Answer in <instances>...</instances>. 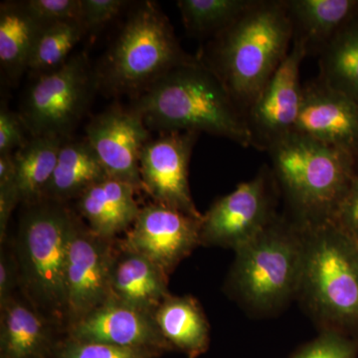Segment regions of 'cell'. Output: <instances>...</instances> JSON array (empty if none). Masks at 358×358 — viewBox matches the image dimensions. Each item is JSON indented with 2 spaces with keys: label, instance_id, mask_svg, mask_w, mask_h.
<instances>
[{
  "label": "cell",
  "instance_id": "cb8c5ba5",
  "mask_svg": "<svg viewBox=\"0 0 358 358\" xmlns=\"http://www.w3.org/2000/svg\"><path fill=\"white\" fill-rule=\"evenodd\" d=\"M65 141L58 136H31L14 152L16 186L21 203L34 204L45 199Z\"/></svg>",
  "mask_w": 358,
  "mask_h": 358
},
{
  "label": "cell",
  "instance_id": "603a6c76",
  "mask_svg": "<svg viewBox=\"0 0 358 358\" xmlns=\"http://www.w3.org/2000/svg\"><path fill=\"white\" fill-rule=\"evenodd\" d=\"M109 178L86 138L63 143L45 199H78L86 190Z\"/></svg>",
  "mask_w": 358,
  "mask_h": 358
},
{
  "label": "cell",
  "instance_id": "e0dca14e",
  "mask_svg": "<svg viewBox=\"0 0 358 358\" xmlns=\"http://www.w3.org/2000/svg\"><path fill=\"white\" fill-rule=\"evenodd\" d=\"M167 275L148 258L115 241L110 267V299L154 315L171 296Z\"/></svg>",
  "mask_w": 358,
  "mask_h": 358
},
{
  "label": "cell",
  "instance_id": "8fae6325",
  "mask_svg": "<svg viewBox=\"0 0 358 358\" xmlns=\"http://www.w3.org/2000/svg\"><path fill=\"white\" fill-rule=\"evenodd\" d=\"M115 241L96 236L75 216L66 262L68 327L110 300Z\"/></svg>",
  "mask_w": 358,
  "mask_h": 358
},
{
  "label": "cell",
  "instance_id": "1f68e13d",
  "mask_svg": "<svg viewBox=\"0 0 358 358\" xmlns=\"http://www.w3.org/2000/svg\"><path fill=\"white\" fill-rule=\"evenodd\" d=\"M129 1L124 0H81L80 22L89 32L117 17Z\"/></svg>",
  "mask_w": 358,
  "mask_h": 358
},
{
  "label": "cell",
  "instance_id": "3957f363",
  "mask_svg": "<svg viewBox=\"0 0 358 358\" xmlns=\"http://www.w3.org/2000/svg\"><path fill=\"white\" fill-rule=\"evenodd\" d=\"M273 169L300 225L329 222L358 173V162L345 152L293 133L268 150Z\"/></svg>",
  "mask_w": 358,
  "mask_h": 358
},
{
  "label": "cell",
  "instance_id": "5bb4252c",
  "mask_svg": "<svg viewBox=\"0 0 358 358\" xmlns=\"http://www.w3.org/2000/svg\"><path fill=\"white\" fill-rule=\"evenodd\" d=\"M86 140L109 178L143 190L141 150L150 140L143 117L133 108L114 105L96 115L86 127Z\"/></svg>",
  "mask_w": 358,
  "mask_h": 358
},
{
  "label": "cell",
  "instance_id": "44dd1931",
  "mask_svg": "<svg viewBox=\"0 0 358 358\" xmlns=\"http://www.w3.org/2000/svg\"><path fill=\"white\" fill-rule=\"evenodd\" d=\"M154 319L171 350L196 358L208 348L210 329L196 299L171 294L157 308Z\"/></svg>",
  "mask_w": 358,
  "mask_h": 358
},
{
  "label": "cell",
  "instance_id": "4dcf8cb0",
  "mask_svg": "<svg viewBox=\"0 0 358 358\" xmlns=\"http://www.w3.org/2000/svg\"><path fill=\"white\" fill-rule=\"evenodd\" d=\"M329 222L350 239L358 241V173L338 202Z\"/></svg>",
  "mask_w": 358,
  "mask_h": 358
},
{
  "label": "cell",
  "instance_id": "7c38bea8",
  "mask_svg": "<svg viewBox=\"0 0 358 358\" xmlns=\"http://www.w3.org/2000/svg\"><path fill=\"white\" fill-rule=\"evenodd\" d=\"M199 134L162 133L150 138L141 150L140 173L143 189L155 203L202 219L190 192L188 171Z\"/></svg>",
  "mask_w": 358,
  "mask_h": 358
},
{
  "label": "cell",
  "instance_id": "f546056e",
  "mask_svg": "<svg viewBox=\"0 0 358 358\" xmlns=\"http://www.w3.org/2000/svg\"><path fill=\"white\" fill-rule=\"evenodd\" d=\"M31 138L20 114L1 105L0 109V155L14 154Z\"/></svg>",
  "mask_w": 358,
  "mask_h": 358
},
{
  "label": "cell",
  "instance_id": "6da1fadb",
  "mask_svg": "<svg viewBox=\"0 0 358 358\" xmlns=\"http://www.w3.org/2000/svg\"><path fill=\"white\" fill-rule=\"evenodd\" d=\"M148 128L222 136L253 148L246 115L201 59L179 65L133 98Z\"/></svg>",
  "mask_w": 358,
  "mask_h": 358
},
{
  "label": "cell",
  "instance_id": "277c9868",
  "mask_svg": "<svg viewBox=\"0 0 358 358\" xmlns=\"http://www.w3.org/2000/svg\"><path fill=\"white\" fill-rule=\"evenodd\" d=\"M75 215L62 202L26 205L15 257L28 303L47 320H67L66 262Z\"/></svg>",
  "mask_w": 358,
  "mask_h": 358
},
{
  "label": "cell",
  "instance_id": "ac0fdd59",
  "mask_svg": "<svg viewBox=\"0 0 358 358\" xmlns=\"http://www.w3.org/2000/svg\"><path fill=\"white\" fill-rule=\"evenodd\" d=\"M133 185L108 178L90 187L76 199L77 210L96 236L115 240L128 232L140 214Z\"/></svg>",
  "mask_w": 358,
  "mask_h": 358
},
{
  "label": "cell",
  "instance_id": "9c48e42d",
  "mask_svg": "<svg viewBox=\"0 0 358 358\" xmlns=\"http://www.w3.org/2000/svg\"><path fill=\"white\" fill-rule=\"evenodd\" d=\"M268 176L261 171L214 202L202 217L200 244L236 251L262 233L275 217Z\"/></svg>",
  "mask_w": 358,
  "mask_h": 358
},
{
  "label": "cell",
  "instance_id": "30bf717a",
  "mask_svg": "<svg viewBox=\"0 0 358 358\" xmlns=\"http://www.w3.org/2000/svg\"><path fill=\"white\" fill-rule=\"evenodd\" d=\"M308 54L305 42L294 38L288 55L249 108L246 120L253 148L268 152L294 133L303 101L301 66Z\"/></svg>",
  "mask_w": 358,
  "mask_h": 358
},
{
  "label": "cell",
  "instance_id": "52a82bcc",
  "mask_svg": "<svg viewBox=\"0 0 358 358\" xmlns=\"http://www.w3.org/2000/svg\"><path fill=\"white\" fill-rule=\"evenodd\" d=\"M300 293L327 329L358 324V250L334 224L303 226ZM299 293V294H300Z\"/></svg>",
  "mask_w": 358,
  "mask_h": 358
},
{
  "label": "cell",
  "instance_id": "4fadbf2b",
  "mask_svg": "<svg viewBox=\"0 0 358 358\" xmlns=\"http://www.w3.org/2000/svg\"><path fill=\"white\" fill-rule=\"evenodd\" d=\"M202 219L159 203L141 207L119 244L152 261L167 275L200 244Z\"/></svg>",
  "mask_w": 358,
  "mask_h": 358
},
{
  "label": "cell",
  "instance_id": "d4e9b609",
  "mask_svg": "<svg viewBox=\"0 0 358 358\" xmlns=\"http://www.w3.org/2000/svg\"><path fill=\"white\" fill-rule=\"evenodd\" d=\"M319 79L358 103V15L320 51Z\"/></svg>",
  "mask_w": 358,
  "mask_h": 358
},
{
  "label": "cell",
  "instance_id": "836d02e7",
  "mask_svg": "<svg viewBox=\"0 0 358 358\" xmlns=\"http://www.w3.org/2000/svg\"><path fill=\"white\" fill-rule=\"evenodd\" d=\"M20 286V268L15 254L8 253L1 249L0 254V307L3 306L13 294L16 287Z\"/></svg>",
  "mask_w": 358,
  "mask_h": 358
},
{
  "label": "cell",
  "instance_id": "83f0119b",
  "mask_svg": "<svg viewBox=\"0 0 358 358\" xmlns=\"http://www.w3.org/2000/svg\"><path fill=\"white\" fill-rule=\"evenodd\" d=\"M160 353L105 343L65 338L58 341L51 358H155Z\"/></svg>",
  "mask_w": 358,
  "mask_h": 358
},
{
  "label": "cell",
  "instance_id": "484cf974",
  "mask_svg": "<svg viewBox=\"0 0 358 358\" xmlns=\"http://www.w3.org/2000/svg\"><path fill=\"white\" fill-rule=\"evenodd\" d=\"M256 0H180L179 11L185 30L193 36L215 37L229 27Z\"/></svg>",
  "mask_w": 358,
  "mask_h": 358
},
{
  "label": "cell",
  "instance_id": "7402d4cb",
  "mask_svg": "<svg viewBox=\"0 0 358 358\" xmlns=\"http://www.w3.org/2000/svg\"><path fill=\"white\" fill-rule=\"evenodd\" d=\"M47 25L35 17L25 2L6 1L0 6V65L11 81L28 70L40 32Z\"/></svg>",
  "mask_w": 358,
  "mask_h": 358
},
{
  "label": "cell",
  "instance_id": "e575fe53",
  "mask_svg": "<svg viewBox=\"0 0 358 358\" xmlns=\"http://www.w3.org/2000/svg\"><path fill=\"white\" fill-rule=\"evenodd\" d=\"M20 203L16 178L0 179V238L6 239L9 219L16 205Z\"/></svg>",
  "mask_w": 358,
  "mask_h": 358
},
{
  "label": "cell",
  "instance_id": "5b68a950",
  "mask_svg": "<svg viewBox=\"0 0 358 358\" xmlns=\"http://www.w3.org/2000/svg\"><path fill=\"white\" fill-rule=\"evenodd\" d=\"M194 57L181 49L166 14L152 1L136 4L95 70L98 88L136 96Z\"/></svg>",
  "mask_w": 358,
  "mask_h": 358
},
{
  "label": "cell",
  "instance_id": "ba28073f",
  "mask_svg": "<svg viewBox=\"0 0 358 358\" xmlns=\"http://www.w3.org/2000/svg\"><path fill=\"white\" fill-rule=\"evenodd\" d=\"M98 89L87 56H71L60 67L39 75L26 94L20 117L31 136L67 140Z\"/></svg>",
  "mask_w": 358,
  "mask_h": 358
},
{
  "label": "cell",
  "instance_id": "8992f818",
  "mask_svg": "<svg viewBox=\"0 0 358 358\" xmlns=\"http://www.w3.org/2000/svg\"><path fill=\"white\" fill-rule=\"evenodd\" d=\"M235 252L229 286L246 307L273 312L300 293L305 258L300 224L275 217L262 233Z\"/></svg>",
  "mask_w": 358,
  "mask_h": 358
},
{
  "label": "cell",
  "instance_id": "f1b7e54d",
  "mask_svg": "<svg viewBox=\"0 0 358 358\" xmlns=\"http://www.w3.org/2000/svg\"><path fill=\"white\" fill-rule=\"evenodd\" d=\"M25 4L45 24L80 20L81 0H29Z\"/></svg>",
  "mask_w": 358,
  "mask_h": 358
},
{
  "label": "cell",
  "instance_id": "7a4b0ae2",
  "mask_svg": "<svg viewBox=\"0 0 358 358\" xmlns=\"http://www.w3.org/2000/svg\"><path fill=\"white\" fill-rule=\"evenodd\" d=\"M294 30L284 0H256L213 37L201 57L245 115L291 50Z\"/></svg>",
  "mask_w": 358,
  "mask_h": 358
},
{
  "label": "cell",
  "instance_id": "ffe728a7",
  "mask_svg": "<svg viewBox=\"0 0 358 358\" xmlns=\"http://www.w3.org/2000/svg\"><path fill=\"white\" fill-rule=\"evenodd\" d=\"M284 4L293 23L294 38L305 42L308 53H320L358 15V0H284Z\"/></svg>",
  "mask_w": 358,
  "mask_h": 358
},
{
  "label": "cell",
  "instance_id": "d590c367",
  "mask_svg": "<svg viewBox=\"0 0 358 358\" xmlns=\"http://www.w3.org/2000/svg\"><path fill=\"white\" fill-rule=\"evenodd\" d=\"M352 242L353 243H355V246H357V248L358 250V241H357V240H352Z\"/></svg>",
  "mask_w": 358,
  "mask_h": 358
},
{
  "label": "cell",
  "instance_id": "4316f807",
  "mask_svg": "<svg viewBox=\"0 0 358 358\" xmlns=\"http://www.w3.org/2000/svg\"><path fill=\"white\" fill-rule=\"evenodd\" d=\"M85 34L79 20L45 25L35 43L28 70L43 74L60 67L71 57V52Z\"/></svg>",
  "mask_w": 358,
  "mask_h": 358
},
{
  "label": "cell",
  "instance_id": "d6986e66",
  "mask_svg": "<svg viewBox=\"0 0 358 358\" xmlns=\"http://www.w3.org/2000/svg\"><path fill=\"white\" fill-rule=\"evenodd\" d=\"M48 320L30 303L9 299L1 306L0 358H51L58 341Z\"/></svg>",
  "mask_w": 358,
  "mask_h": 358
},
{
  "label": "cell",
  "instance_id": "d6a6232c",
  "mask_svg": "<svg viewBox=\"0 0 358 358\" xmlns=\"http://www.w3.org/2000/svg\"><path fill=\"white\" fill-rule=\"evenodd\" d=\"M294 358H353L352 346L338 331L327 329Z\"/></svg>",
  "mask_w": 358,
  "mask_h": 358
},
{
  "label": "cell",
  "instance_id": "2e32d148",
  "mask_svg": "<svg viewBox=\"0 0 358 358\" xmlns=\"http://www.w3.org/2000/svg\"><path fill=\"white\" fill-rule=\"evenodd\" d=\"M67 338L162 353L171 350L154 315L114 300L68 327Z\"/></svg>",
  "mask_w": 358,
  "mask_h": 358
},
{
  "label": "cell",
  "instance_id": "9a60e30c",
  "mask_svg": "<svg viewBox=\"0 0 358 358\" xmlns=\"http://www.w3.org/2000/svg\"><path fill=\"white\" fill-rule=\"evenodd\" d=\"M294 133L338 148L358 162V103L319 78L303 86Z\"/></svg>",
  "mask_w": 358,
  "mask_h": 358
}]
</instances>
